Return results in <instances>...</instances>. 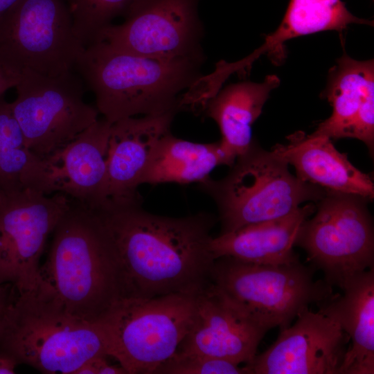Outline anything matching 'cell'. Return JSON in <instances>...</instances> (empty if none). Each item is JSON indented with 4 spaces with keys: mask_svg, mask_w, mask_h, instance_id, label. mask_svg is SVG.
I'll use <instances>...</instances> for the list:
<instances>
[{
    "mask_svg": "<svg viewBox=\"0 0 374 374\" xmlns=\"http://www.w3.org/2000/svg\"><path fill=\"white\" fill-rule=\"evenodd\" d=\"M267 332L210 283L196 295L195 321L176 352L249 364Z\"/></svg>",
    "mask_w": 374,
    "mask_h": 374,
    "instance_id": "cell-15",
    "label": "cell"
},
{
    "mask_svg": "<svg viewBox=\"0 0 374 374\" xmlns=\"http://www.w3.org/2000/svg\"><path fill=\"white\" fill-rule=\"evenodd\" d=\"M15 100L10 103L26 144L46 159L98 119L96 108L83 98L80 82L72 73L57 76L23 71L17 78Z\"/></svg>",
    "mask_w": 374,
    "mask_h": 374,
    "instance_id": "cell-10",
    "label": "cell"
},
{
    "mask_svg": "<svg viewBox=\"0 0 374 374\" xmlns=\"http://www.w3.org/2000/svg\"><path fill=\"white\" fill-rule=\"evenodd\" d=\"M134 0H65L74 32L85 48L98 41L102 31Z\"/></svg>",
    "mask_w": 374,
    "mask_h": 374,
    "instance_id": "cell-25",
    "label": "cell"
},
{
    "mask_svg": "<svg viewBox=\"0 0 374 374\" xmlns=\"http://www.w3.org/2000/svg\"><path fill=\"white\" fill-rule=\"evenodd\" d=\"M10 294L9 295L4 299L2 301L0 302V317L1 316V314L7 304V302L8 301V299H9V296H10Z\"/></svg>",
    "mask_w": 374,
    "mask_h": 374,
    "instance_id": "cell-32",
    "label": "cell"
},
{
    "mask_svg": "<svg viewBox=\"0 0 374 374\" xmlns=\"http://www.w3.org/2000/svg\"><path fill=\"white\" fill-rule=\"evenodd\" d=\"M287 144L276 145L272 152L294 167L296 177L327 190L353 195L371 201L374 184L339 152L330 138L297 132L287 137Z\"/></svg>",
    "mask_w": 374,
    "mask_h": 374,
    "instance_id": "cell-18",
    "label": "cell"
},
{
    "mask_svg": "<svg viewBox=\"0 0 374 374\" xmlns=\"http://www.w3.org/2000/svg\"><path fill=\"white\" fill-rule=\"evenodd\" d=\"M280 79L269 75L261 82H241L218 90L206 103V115L217 124L220 144L232 165L253 142L252 125Z\"/></svg>",
    "mask_w": 374,
    "mask_h": 374,
    "instance_id": "cell-21",
    "label": "cell"
},
{
    "mask_svg": "<svg viewBox=\"0 0 374 374\" xmlns=\"http://www.w3.org/2000/svg\"><path fill=\"white\" fill-rule=\"evenodd\" d=\"M108 356H96L84 362L73 374H127L119 364L113 365L108 362Z\"/></svg>",
    "mask_w": 374,
    "mask_h": 374,
    "instance_id": "cell-27",
    "label": "cell"
},
{
    "mask_svg": "<svg viewBox=\"0 0 374 374\" xmlns=\"http://www.w3.org/2000/svg\"><path fill=\"white\" fill-rule=\"evenodd\" d=\"M84 49L65 0H21L0 18V71L15 84L25 71L68 74Z\"/></svg>",
    "mask_w": 374,
    "mask_h": 374,
    "instance_id": "cell-8",
    "label": "cell"
},
{
    "mask_svg": "<svg viewBox=\"0 0 374 374\" xmlns=\"http://www.w3.org/2000/svg\"><path fill=\"white\" fill-rule=\"evenodd\" d=\"M11 287L12 285L10 284L0 285V302L8 296Z\"/></svg>",
    "mask_w": 374,
    "mask_h": 374,
    "instance_id": "cell-31",
    "label": "cell"
},
{
    "mask_svg": "<svg viewBox=\"0 0 374 374\" xmlns=\"http://www.w3.org/2000/svg\"><path fill=\"white\" fill-rule=\"evenodd\" d=\"M141 204L94 210L116 253L123 297L198 293L210 283L215 217L205 212L158 215Z\"/></svg>",
    "mask_w": 374,
    "mask_h": 374,
    "instance_id": "cell-1",
    "label": "cell"
},
{
    "mask_svg": "<svg viewBox=\"0 0 374 374\" xmlns=\"http://www.w3.org/2000/svg\"><path fill=\"white\" fill-rule=\"evenodd\" d=\"M315 269L300 260L286 265L246 262L229 256L216 258L210 283L227 300L268 332L290 326L310 305L332 295V287L315 280Z\"/></svg>",
    "mask_w": 374,
    "mask_h": 374,
    "instance_id": "cell-7",
    "label": "cell"
},
{
    "mask_svg": "<svg viewBox=\"0 0 374 374\" xmlns=\"http://www.w3.org/2000/svg\"><path fill=\"white\" fill-rule=\"evenodd\" d=\"M51 195L46 161L28 148L10 103L0 96V193Z\"/></svg>",
    "mask_w": 374,
    "mask_h": 374,
    "instance_id": "cell-24",
    "label": "cell"
},
{
    "mask_svg": "<svg viewBox=\"0 0 374 374\" xmlns=\"http://www.w3.org/2000/svg\"><path fill=\"white\" fill-rule=\"evenodd\" d=\"M71 204L60 193H0V285L19 293L33 290L47 238Z\"/></svg>",
    "mask_w": 374,
    "mask_h": 374,
    "instance_id": "cell-11",
    "label": "cell"
},
{
    "mask_svg": "<svg viewBox=\"0 0 374 374\" xmlns=\"http://www.w3.org/2000/svg\"><path fill=\"white\" fill-rule=\"evenodd\" d=\"M332 112L312 133L330 139L354 138L374 148V62L357 60L346 52L328 75L322 93Z\"/></svg>",
    "mask_w": 374,
    "mask_h": 374,
    "instance_id": "cell-16",
    "label": "cell"
},
{
    "mask_svg": "<svg viewBox=\"0 0 374 374\" xmlns=\"http://www.w3.org/2000/svg\"><path fill=\"white\" fill-rule=\"evenodd\" d=\"M202 62L144 56L98 42L85 48L75 68L93 92L98 113L114 123L178 111L179 97L196 82Z\"/></svg>",
    "mask_w": 374,
    "mask_h": 374,
    "instance_id": "cell-3",
    "label": "cell"
},
{
    "mask_svg": "<svg viewBox=\"0 0 374 374\" xmlns=\"http://www.w3.org/2000/svg\"><path fill=\"white\" fill-rule=\"evenodd\" d=\"M353 24L373 26V21L353 15L341 0H290L277 29L249 59L253 62L263 55L282 59L285 42L323 31L341 33Z\"/></svg>",
    "mask_w": 374,
    "mask_h": 374,
    "instance_id": "cell-23",
    "label": "cell"
},
{
    "mask_svg": "<svg viewBox=\"0 0 374 374\" xmlns=\"http://www.w3.org/2000/svg\"><path fill=\"white\" fill-rule=\"evenodd\" d=\"M17 363L11 357L0 354V374H12L15 373Z\"/></svg>",
    "mask_w": 374,
    "mask_h": 374,
    "instance_id": "cell-28",
    "label": "cell"
},
{
    "mask_svg": "<svg viewBox=\"0 0 374 374\" xmlns=\"http://www.w3.org/2000/svg\"><path fill=\"white\" fill-rule=\"evenodd\" d=\"M177 112L130 117L112 123L105 184L96 210L142 203L138 187L159 142L170 132Z\"/></svg>",
    "mask_w": 374,
    "mask_h": 374,
    "instance_id": "cell-14",
    "label": "cell"
},
{
    "mask_svg": "<svg viewBox=\"0 0 374 374\" xmlns=\"http://www.w3.org/2000/svg\"><path fill=\"white\" fill-rule=\"evenodd\" d=\"M359 196L328 191L317 212L302 224L295 245L321 270L330 287L342 289L357 274L374 268V233L366 208Z\"/></svg>",
    "mask_w": 374,
    "mask_h": 374,
    "instance_id": "cell-9",
    "label": "cell"
},
{
    "mask_svg": "<svg viewBox=\"0 0 374 374\" xmlns=\"http://www.w3.org/2000/svg\"><path fill=\"white\" fill-rule=\"evenodd\" d=\"M32 290L71 316L94 324L123 297L116 253L96 211L71 200L53 231L48 257Z\"/></svg>",
    "mask_w": 374,
    "mask_h": 374,
    "instance_id": "cell-2",
    "label": "cell"
},
{
    "mask_svg": "<svg viewBox=\"0 0 374 374\" xmlns=\"http://www.w3.org/2000/svg\"><path fill=\"white\" fill-rule=\"evenodd\" d=\"M112 123L98 119L64 148L45 159L51 193H60L92 210L105 184Z\"/></svg>",
    "mask_w": 374,
    "mask_h": 374,
    "instance_id": "cell-17",
    "label": "cell"
},
{
    "mask_svg": "<svg viewBox=\"0 0 374 374\" xmlns=\"http://www.w3.org/2000/svg\"><path fill=\"white\" fill-rule=\"evenodd\" d=\"M197 294L118 299L95 323L108 356L127 374H154L193 326Z\"/></svg>",
    "mask_w": 374,
    "mask_h": 374,
    "instance_id": "cell-5",
    "label": "cell"
},
{
    "mask_svg": "<svg viewBox=\"0 0 374 374\" xmlns=\"http://www.w3.org/2000/svg\"><path fill=\"white\" fill-rule=\"evenodd\" d=\"M315 206L299 207L290 214L269 221L241 227L213 238L211 250L214 259L229 256L260 265H286L299 260L294 246L303 222Z\"/></svg>",
    "mask_w": 374,
    "mask_h": 374,
    "instance_id": "cell-20",
    "label": "cell"
},
{
    "mask_svg": "<svg viewBox=\"0 0 374 374\" xmlns=\"http://www.w3.org/2000/svg\"><path fill=\"white\" fill-rule=\"evenodd\" d=\"M12 87H15V82L0 71V96Z\"/></svg>",
    "mask_w": 374,
    "mask_h": 374,
    "instance_id": "cell-29",
    "label": "cell"
},
{
    "mask_svg": "<svg viewBox=\"0 0 374 374\" xmlns=\"http://www.w3.org/2000/svg\"><path fill=\"white\" fill-rule=\"evenodd\" d=\"M199 187L217 206L220 234L285 216L304 202H318L328 191L294 176L285 161L254 141L226 177H209Z\"/></svg>",
    "mask_w": 374,
    "mask_h": 374,
    "instance_id": "cell-6",
    "label": "cell"
},
{
    "mask_svg": "<svg viewBox=\"0 0 374 374\" xmlns=\"http://www.w3.org/2000/svg\"><path fill=\"white\" fill-rule=\"evenodd\" d=\"M0 354L46 374H73L87 360L108 356L96 324L12 287L0 317Z\"/></svg>",
    "mask_w": 374,
    "mask_h": 374,
    "instance_id": "cell-4",
    "label": "cell"
},
{
    "mask_svg": "<svg viewBox=\"0 0 374 374\" xmlns=\"http://www.w3.org/2000/svg\"><path fill=\"white\" fill-rule=\"evenodd\" d=\"M247 374L244 366L228 359L176 352L154 374Z\"/></svg>",
    "mask_w": 374,
    "mask_h": 374,
    "instance_id": "cell-26",
    "label": "cell"
},
{
    "mask_svg": "<svg viewBox=\"0 0 374 374\" xmlns=\"http://www.w3.org/2000/svg\"><path fill=\"white\" fill-rule=\"evenodd\" d=\"M341 290L343 294H333L317 305L351 341L339 374H373L374 268L353 276Z\"/></svg>",
    "mask_w": 374,
    "mask_h": 374,
    "instance_id": "cell-19",
    "label": "cell"
},
{
    "mask_svg": "<svg viewBox=\"0 0 374 374\" xmlns=\"http://www.w3.org/2000/svg\"><path fill=\"white\" fill-rule=\"evenodd\" d=\"M198 1L134 0L125 21L105 28L97 42L144 56L204 61Z\"/></svg>",
    "mask_w": 374,
    "mask_h": 374,
    "instance_id": "cell-12",
    "label": "cell"
},
{
    "mask_svg": "<svg viewBox=\"0 0 374 374\" xmlns=\"http://www.w3.org/2000/svg\"><path fill=\"white\" fill-rule=\"evenodd\" d=\"M349 341L333 319L308 308L244 367L247 374H339Z\"/></svg>",
    "mask_w": 374,
    "mask_h": 374,
    "instance_id": "cell-13",
    "label": "cell"
},
{
    "mask_svg": "<svg viewBox=\"0 0 374 374\" xmlns=\"http://www.w3.org/2000/svg\"><path fill=\"white\" fill-rule=\"evenodd\" d=\"M21 0H0V18L13 8Z\"/></svg>",
    "mask_w": 374,
    "mask_h": 374,
    "instance_id": "cell-30",
    "label": "cell"
},
{
    "mask_svg": "<svg viewBox=\"0 0 374 374\" xmlns=\"http://www.w3.org/2000/svg\"><path fill=\"white\" fill-rule=\"evenodd\" d=\"M220 165L232 163L220 141L197 143L165 135L155 148L141 184L202 183Z\"/></svg>",
    "mask_w": 374,
    "mask_h": 374,
    "instance_id": "cell-22",
    "label": "cell"
}]
</instances>
